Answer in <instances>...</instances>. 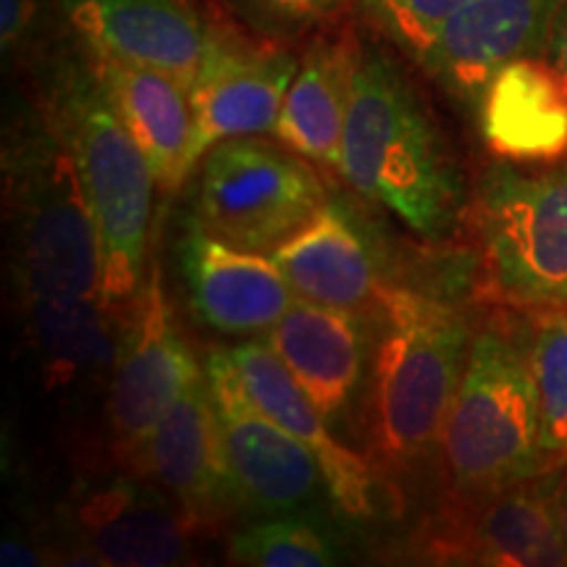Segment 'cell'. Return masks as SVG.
<instances>
[{
  "instance_id": "6",
  "label": "cell",
  "mask_w": 567,
  "mask_h": 567,
  "mask_svg": "<svg viewBox=\"0 0 567 567\" xmlns=\"http://www.w3.org/2000/svg\"><path fill=\"white\" fill-rule=\"evenodd\" d=\"M473 295L515 310L567 308V161L488 163L471 205Z\"/></svg>"
},
{
  "instance_id": "23",
  "label": "cell",
  "mask_w": 567,
  "mask_h": 567,
  "mask_svg": "<svg viewBox=\"0 0 567 567\" xmlns=\"http://www.w3.org/2000/svg\"><path fill=\"white\" fill-rule=\"evenodd\" d=\"M27 334L51 386L111 375L122 321L101 297H30Z\"/></svg>"
},
{
  "instance_id": "31",
  "label": "cell",
  "mask_w": 567,
  "mask_h": 567,
  "mask_svg": "<svg viewBox=\"0 0 567 567\" xmlns=\"http://www.w3.org/2000/svg\"><path fill=\"white\" fill-rule=\"evenodd\" d=\"M559 517H563V536H565V549H567V471L563 481V494H559Z\"/></svg>"
},
{
  "instance_id": "24",
  "label": "cell",
  "mask_w": 567,
  "mask_h": 567,
  "mask_svg": "<svg viewBox=\"0 0 567 567\" xmlns=\"http://www.w3.org/2000/svg\"><path fill=\"white\" fill-rule=\"evenodd\" d=\"M526 316L542 413V450L549 463H567V308L526 310Z\"/></svg>"
},
{
  "instance_id": "21",
  "label": "cell",
  "mask_w": 567,
  "mask_h": 567,
  "mask_svg": "<svg viewBox=\"0 0 567 567\" xmlns=\"http://www.w3.org/2000/svg\"><path fill=\"white\" fill-rule=\"evenodd\" d=\"M271 258L297 300L365 313L379 308L386 289L365 234L344 205L331 200Z\"/></svg>"
},
{
  "instance_id": "19",
  "label": "cell",
  "mask_w": 567,
  "mask_h": 567,
  "mask_svg": "<svg viewBox=\"0 0 567 567\" xmlns=\"http://www.w3.org/2000/svg\"><path fill=\"white\" fill-rule=\"evenodd\" d=\"M360 53L363 34L352 21L329 27L305 42L274 130V137L284 145L337 174Z\"/></svg>"
},
{
  "instance_id": "28",
  "label": "cell",
  "mask_w": 567,
  "mask_h": 567,
  "mask_svg": "<svg viewBox=\"0 0 567 567\" xmlns=\"http://www.w3.org/2000/svg\"><path fill=\"white\" fill-rule=\"evenodd\" d=\"M45 17V0H0L3 55H32Z\"/></svg>"
},
{
  "instance_id": "9",
  "label": "cell",
  "mask_w": 567,
  "mask_h": 567,
  "mask_svg": "<svg viewBox=\"0 0 567 567\" xmlns=\"http://www.w3.org/2000/svg\"><path fill=\"white\" fill-rule=\"evenodd\" d=\"M300 55L292 45L260 40L237 21L208 19V40L189 84L193 137L184 176L195 174L203 155L218 142L252 134H274Z\"/></svg>"
},
{
  "instance_id": "20",
  "label": "cell",
  "mask_w": 567,
  "mask_h": 567,
  "mask_svg": "<svg viewBox=\"0 0 567 567\" xmlns=\"http://www.w3.org/2000/svg\"><path fill=\"white\" fill-rule=\"evenodd\" d=\"M494 158L536 166L567 161V80L555 61L520 59L494 76L478 109Z\"/></svg>"
},
{
  "instance_id": "8",
  "label": "cell",
  "mask_w": 567,
  "mask_h": 567,
  "mask_svg": "<svg viewBox=\"0 0 567 567\" xmlns=\"http://www.w3.org/2000/svg\"><path fill=\"white\" fill-rule=\"evenodd\" d=\"M203 375L205 365L176 326L161 268L151 264L137 300L122 318L109 375V429L118 460L137 476L153 431Z\"/></svg>"
},
{
  "instance_id": "30",
  "label": "cell",
  "mask_w": 567,
  "mask_h": 567,
  "mask_svg": "<svg viewBox=\"0 0 567 567\" xmlns=\"http://www.w3.org/2000/svg\"><path fill=\"white\" fill-rule=\"evenodd\" d=\"M551 59H555L559 71H563L565 80H567V0H565L563 17H559L555 42H551Z\"/></svg>"
},
{
  "instance_id": "15",
  "label": "cell",
  "mask_w": 567,
  "mask_h": 567,
  "mask_svg": "<svg viewBox=\"0 0 567 567\" xmlns=\"http://www.w3.org/2000/svg\"><path fill=\"white\" fill-rule=\"evenodd\" d=\"M71 34L90 51L168 74L189 90L208 19L189 0H55Z\"/></svg>"
},
{
  "instance_id": "17",
  "label": "cell",
  "mask_w": 567,
  "mask_h": 567,
  "mask_svg": "<svg viewBox=\"0 0 567 567\" xmlns=\"http://www.w3.org/2000/svg\"><path fill=\"white\" fill-rule=\"evenodd\" d=\"M368 318L354 310L297 300L266 334L276 358L331 429L350 423L365 384Z\"/></svg>"
},
{
  "instance_id": "5",
  "label": "cell",
  "mask_w": 567,
  "mask_h": 567,
  "mask_svg": "<svg viewBox=\"0 0 567 567\" xmlns=\"http://www.w3.org/2000/svg\"><path fill=\"white\" fill-rule=\"evenodd\" d=\"M3 200L21 300L101 297V239L74 161L38 105L3 137Z\"/></svg>"
},
{
  "instance_id": "27",
  "label": "cell",
  "mask_w": 567,
  "mask_h": 567,
  "mask_svg": "<svg viewBox=\"0 0 567 567\" xmlns=\"http://www.w3.org/2000/svg\"><path fill=\"white\" fill-rule=\"evenodd\" d=\"M471 0H358L363 27L413 63L439 27Z\"/></svg>"
},
{
  "instance_id": "22",
  "label": "cell",
  "mask_w": 567,
  "mask_h": 567,
  "mask_svg": "<svg viewBox=\"0 0 567 567\" xmlns=\"http://www.w3.org/2000/svg\"><path fill=\"white\" fill-rule=\"evenodd\" d=\"M84 48V45H82ZM92 69L101 80L105 97L134 145L151 166L155 187L163 197H172L182 184L184 158L193 137V109L187 87L161 71L134 66V63L111 59L90 51Z\"/></svg>"
},
{
  "instance_id": "26",
  "label": "cell",
  "mask_w": 567,
  "mask_h": 567,
  "mask_svg": "<svg viewBox=\"0 0 567 567\" xmlns=\"http://www.w3.org/2000/svg\"><path fill=\"white\" fill-rule=\"evenodd\" d=\"M358 0H218L224 17L255 38L300 45L313 34L347 21Z\"/></svg>"
},
{
  "instance_id": "13",
  "label": "cell",
  "mask_w": 567,
  "mask_h": 567,
  "mask_svg": "<svg viewBox=\"0 0 567 567\" xmlns=\"http://www.w3.org/2000/svg\"><path fill=\"white\" fill-rule=\"evenodd\" d=\"M140 476H153L195 534L243 515L208 379H197L153 431Z\"/></svg>"
},
{
  "instance_id": "14",
  "label": "cell",
  "mask_w": 567,
  "mask_h": 567,
  "mask_svg": "<svg viewBox=\"0 0 567 567\" xmlns=\"http://www.w3.org/2000/svg\"><path fill=\"white\" fill-rule=\"evenodd\" d=\"M176 258L193 313L216 334L243 339L268 334L297 302L271 255L226 245L189 218Z\"/></svg>"
},
{
  "instance_id": "1",
  "label": "cell",
  "mask_w": 567,
  "mask_h": 567,
  "mask_svg": "<svg viewBox=\"0 0 567 567\" xmlns=\"http://www.w3.org/2000/svg\"><path fill=\"white\" fill-rule=\"evenodd\" d=\"M32 82L34 105L69 151L90 203L101 239V300L122 321L151 271L153 172L80 40L34 51Z\"/></svg>"
},
{
  "instance_id": "29",
  "label": "cell",
  "mask_w": 567,
  "mask_h": 567,
  "mask_svg": "<svg viewBox=\"0 0 567 567\" xmlns=\"http://www.w3.org/2000/svg\"><path fill=\"white\" fill-rule=\"evenodd\" d=\"M0 563L3 565H42L38 549L32 544H27L24 538H6L3 551H0Z\"/></svg>"
},
{
  "instance_id": "3",
  "label": "cell",
  "mask_w": 567,
  "mask_h": 567,
  "mask_svg": "<svg viewBox=\"0 0 567 567\" xmlns=\"http://www.w3.org/2000/svg\"><path fill=\"white\" fill-rule=\"evenodd\" d=\"M551 465L542 450L528 316L499 305L473 331L463 379L446 417V507L476 505Z\"/></svg>"
},
{
  "instance_id": "25",
  "label": "cell",
  "mask_w": 567,
  "mask_h": 567,
  "mask_svg": "<svg viewBox=\"0 0 567 567\" xmlns=\"http://www.w3.org/2000/svg\"><path fill=\"white\" fill-rule=\"evenodd\" d=\"M229 559L250 567H326L339 563V549L334 538L305 517L279 515L234 530Z\"/></svg>"
},
{
  "instance_id": "4",
  "label": "cell",
  "mask_w": 567,
  "mask_h": 567,
  "mask_svg": "<svg viewBox=\"0 0 567 567\" xmlns=\"http://www.w3.org/2000/svg\"><path fill=\"white\" fill-rule=\"evenodd\" d=\"M375 310L373 467L384 476H410L442 460L446 417L476 326L460 302L417 289L386 287Z\"/></svg>"
},
{
  "instance_id": "2",
  "label": "cell",
  "mask_w": 567,
  "mask_h": 567,
  "mask_svg": "<svg viewBox=\"0 0 567 567\" xmlns=\"http://www.w3.org/2000/svg\"><path fill=\"white\" fill-rule=\"evenodd\" d=\"M339 174L431 243L455 237L471 213L450 142L400 59L375 34H363Z\"/></svg>"
},
{
  "instance_id": "10",
  "label": "cell",
  "mask_w": 567,
  "mask_h": 567,
  "mask_svg": "<svg viewBox=\"0 0 567 567\" xmlns=\"http://www.w3.org/2000/svg\"><path fill=\"white\" fill-rule=\"evenodd\" d=\"M205 379L221 421L243 515H300L329 494L313 452L260 410L239 379L229 352L208 354Z\"/></svg>"
},
{
  "instance_id": "12",
  "label": "cell",
  "mask_w": 567,
  "mask_h": 567,
  "mask_svg": "<svg viewBox=\"0 0 567 567\" xmlns=\"http://www.w3.org/2000/svg\"><path fill=\"white\" fill-rule=\"evenodd\" d=\"M567 463L551 465L467 507H444L429 538L434 563L492 567L567 565L559 517Z\"/></svg>"
},
{
  "instance_id": "11",
  "label": "cell",
  "mask_w": 567,
  "mask_h": 567,
  "mask_svg": "<svg viewBox=\"0 0 567 567\" xmlns=\"http://www.w3.org/2000/svg\"><path fill=\"white\" fill-rule=\"evenodd\" d=\"M565 0H471L439 27L413 61L450 101L478 116L502 69L551 53Z\"/></svg>"
},
{
  "instance_id": "18",
  "label": "cell",
  "mask_w": 567,
  "mask_h": 567,
  "mask_svg": "<svg viewBox=\"0 0 567 567\" xmlns=\"http://www.w3.org/2000/svg\"><path fill=\"white\" fill-rule=\"evenodd\" d=\"M229 358L260 410L313 452L321 463L329 499L352 520H368L375 513L373 463L339 442L337 431L318 413L287 365L276 358L271 344L264 339H247L231 347Z\"/></svg>"
},
{
  "instance_id": "7",
  "label": "cell",
  "mask_w": 567,
  "mask_h": 567,
  "mask_svg": "<svg viewBox=\"0 0 567 567\" xmlns=\"http://www.w3.org/2000/svg\"><path fill=\"white\" fill-rule=\"evenodd\" d=\"M193 176L189 221L247 252H276L329 205L321 168L264 134L218 142Z\"/></svg>"
},
{
  "instance_id": "16",
  "label": "cell",
  "mask_w": 567,
  "mask_h": 567,
  "mask_svg": "<svg viewBox=\"0 0 567 567\" xmlns=\"http://www.w3.org/2000/svg\"><path fill=\"white\" fill-rule=\"evenodd\" d=\"M74 534L90 563L174 567L193 557V526L168 496L116 476L76 496Z\"/></svg>"
}]
</instances>
